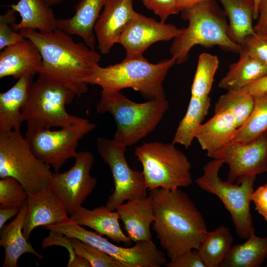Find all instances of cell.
I'll return each instance as SVG.
<instances>
[{
    "label": "cell",
    "mask_w": 267,
    "mask_h": 267,
    "mask_svg": "<svg viewBox=\"0 0 267 267\" xmlns=\"http://www.w3.org/2000/svg\"><path fill=\"white\" fill-rule=\"evenodd\" d=\"M19 32L37 46L42 58L39 75L50 79L80 96L88 90L85 79L99 65L101 55L84 43L75 42L57 28L51 32L23 29Z\"/></svg>",
    "instance_id": "cell-1"
},
{
    "label": "cell",
    "mask_w": 267,
    "mask_h": 267,
    "mask_svg": "<svg viewBox=\"0 0 267 267\" xmlns=\"http://www.w3.org/2000/svg\"><path fill=\"white\" fill-rule=\"evenodd\" d=\"M154 220L152 229L169 258L198 249L207 232L205 221L188 195L179 188L149 190Z\"/></svg>",
    "instance_id": "cell-2"
},
{
    "label": "cell",
    "mask_w": 267,
    "mask_h": 267,
    "mask_svg": "<svg viewBox=\"0 0 267 267\" xmlns=\"http://www.w3.org/2000/svg\"><path fill=\"white\" fill-rule=\"evenodd\" d=\"M176 64L172 57L151 63L143 55L126 57L121 62L93 69L85 79L88 85H97L102 92L120 91L132 88L146 99L165 98L163 83L170 69Z\"/></svg>",
    "instance_id": "cell-3"
},
{
    "label": "cell",
    "mask_w": 267,
    "mask_h": 267,
    "mask_svg": "<svg viewBox=\"0 0 267 267\" xmlns=\"http://www.w3.org/2000/svg\"><path fill=\"white\" fill-rule=\"evenodd\" d=\"M187 27L174 39L170 48L176 63L187 61L190 49L196 45L204 47L218 45L225 50L239 53L241 46L233 41L229 33L226 15L215 0H207L181 11Z\"/></svg>",
    "instance_id": "cell-4"
},
{
    "label": "cell",
    "mask_w": 267,
    "mask_h": 267,
    "mask_svg": "<svg viewBox=\"0 0 267 267\" xmlns=\"http://www.w3.org/2000/svg\"><path fill=\"white\" fill-rule=\"evenodd\" d=\"M169 107L166 97L136 103L118 91L101 92L96 108L98 113H109L112 116L116 127L113 139L127 147L154 131Z\"/></svg>",
    "instance_id": "cell-5"
},
{
    "label": "cell",
    "mask_w": 267,
    "mask_h": 267,
    "mask_svg": "<svg viewBox=\"0 0 267 267\" xmlns=\"http://www.w3.org/2000/svg\"><path fill=\"white\" fill-rule=\"evenodd\" d=\"M76 96L63 85L43 76L33 82L22 114L27 128H64L86 119L69 113L66 109Z\"/></svg>",
    "instance_id": "cell-6"
},
{
    "label": "cell",
    "mask_w": 267,
    "mask_h": 267,
    "mask_svg": "<svg viewBox=\"0 0 267 267\" xmlns=\"http://www.w3.org/2000/svg\"><path fill=\"white\" fill-rule=\"evenodd\" d=\"M134 155L142 165L149 190L185 187L193 182L190 162L173 143L145 142L135 148Z\"/></svg>",
    "instance_id": "cell-7"
},
{
    "label": "cell",
    "mask_w": 267,
    "mask_h": 267,
    "mask_svg": "<svg viewBox=\"0 0 267 267\" xmlns=\"http://www.w3.org/2000/svg\"><path fill=\"white\" fill-rule=\"evenodd\" d=\"M223 164L218 159L208 161L203 168L202 175L195 182L201 189L216 195L221 200L231 215L237 235L240 238L246 239L255 233L250 204L256 177L244 178L236 184L228 180L223 181L219 176Z\"/></svg>",
    "instance_id": "cell-8"
},
{
    "label": "cell",
    "mask_w": 267,
    "mask_h": 267,
    "mask_svg": "<svg viewBox=\"0 0 267 267\" xmlns=\"http://www.w3.org/2000/svg\"><path fill=\"white\" fill-rule=\"evenodd\" d=\"M50 168L34 154L20 131L0 133V178H14L29 194L48 188Z\"/></svg>",
    "instance_id": "cell-9"
},
{
    "label": "cell",
    "mask_w": 267,
    "mask_h": 267,
    "mask_svg": "<svg viewBox=\"0 0 267 267\" xmlns=\"http://www.w3.org/2000/svg\"><path fill=\"white\" fill-rule=\"evenodd\" d=\"M43 228L68 238L78 239L96 248L111 257L121 267H160L167 262L165 253L151 240L136 242L131 247L119 246L96 232L85 229L69 218Z\"/></svg>",
    "instance_id": "cell-10"
},
{
    "label": "cell",
    "mask_w": 267,
    "mask_h": 267,
    "mask_svg": "<svg viewBox=\"0 0 267 267\" xmlns=\"http://www.w3.org/2000/svg\"><path fill=\"white\" fill-rule=\"evenodd\" d=\"M95 128L94 123L86 119L56 131L27 128L25 138L38 159L52 167L54 172H59L67 160L77 156L79 141Z\"/></svg>",
    "instance_id": "cell-11"
},
{
    "label": "cell",
    "mask_w": 267,
    "mask_h": 267,
    "mask_svg": "<svg viewBox=\"0 0 267 267\" xmlns=\"http://www.w3.org/2000/svg\"><path fill=\"white\" fill-rule=\"evenodd\" d=\"M97 151L111 172L114 190L106 206L111 211L125 201L147 197V188L142 172L132 170L126 157V147L113 139L100 137L96 140Z\"/></svg>",
    "instance_id": "cell-12"
},
{
    "label": "cell",
    "mask_w": 267,
    "mask_h": 267,
    "mask_svg": "<svg viewBox=\"0 0 267 267\" xmlns=\"http://www.w3.org/2000/svg\"><path fill=\"white\" fill-rule=\"evenodd\" d=\"M74 164L62 173H53L48 188L60 199L69 214L82 204L95 188L97 180L90 175L94 161L89 151H81L75 158Z\"/></svg>",
    "instance_id": "cell-13"
},
{
    "label": "cell",
    "mask_w": 267,
    "mask_h": 267,
    "mask_svg": "<svg viewBox=\"0 0 267 267\" xmlns=\"http://www.w3.org/2000/svg\"><path fill=\"white\" fill-rule=\"evenodd\" d=\"M210 158L228 166L227 180L234 182L267 172V137L264 134L249 142L231 141Z\"/></svg>",
    "instance_id": "cell-14"
},
{
    "label": "cell",
    "mask_w": 267,
    "mask_h": 267,
    "mask_svg": "<svg viewBox=\"0 0 267 267\" xmlns=\"http://www.w3.org/2000/svg\"><path fill=\"white\" fill-rule=\"evenodd\" d=\"M181 31V29L174 25L158 22L136 12L118 43L125 49L126 57L139 56L152 44L174 39Z\"/></svg>",
    "instance_id": "cell-15"
},
{
    "label": "cell",
    "mask_w": 267,
    "mask_h": 267,
    "mask_svg": "<svg viewBox=\"0 0 267 267\" xmlns=\"http://www.w3.org/2000/svg\"><path fill=\"white\" fill-rule=\"evenodd\" d=\"M135 12L133 0H107L94 28L98 48L107 54L117 43Z\"/></svg>",
    "instance_id": "cell-16"
},
{
    "label": "cell",
    "mask_w": 267,
    "mask_h": 267,
    "mask_svg": "<svg viewBox=\"0 0 267 267\" xmlns=\"http://www.w3.org/2000/svg\"><path fill=\"white\" fill-rule=\"evenodd\" d=\"M68 212L60 199L49 188L28 194L23 231L29 240L32 231L59 223L68 219Z\"/></svg>",
    "instance_id": "cell-17"
},
{
    "label": "cell",
    "mask_w": 267,
    "mask_h": 267,
    "mask_svg": "<svg viewBox=\"0 0 267 267\" xmlns=\"http://www.w3.org/2000/svg\"><path fill=\"white\" fill-rule=\"evenodd\" d=\"M42 58L37 46L30 40L5 47L0 53V78L15 79L39 74Z\"/></svg>",
    "instance_id": "cell-18"
},
{
    "label": "cell",
    "mask_w": 267,
    "mask_h": 267,
    "mask_svg": "<svg viewBox=\"0 0 267 267\" xmlns=\"http://www.w3.org/2000/svg\"><path fill=\"white\" fill-rule=\"evenodd\" d=\"M116 210L127 235L132 241L151 240L150 226L154 217L150 196L127 201L118 206Z\"/></svg>",
    "instance_id": "cell-19"
},
{
    "label": "cell",
    "mask_w": 267,
    "mask_h": 267,
    "mask_svg": "<svg viewBox=\"0 0 267 267\" xmlns=\"http://www.w3.org/2000/svg\"><path fill=\"white\" fill-rule=\"evenodd\" d=\"M69 218L77 224L89 227L114 241L123 242L127 246L132 244L130 238L121 228L118 213L110 210L106 205L92 210L81 206L70 214Z\"/></svg>",
    "instance_id": "cell-20"
},
{
    "label": "cell",
    "mask_w": 267,
    "mask_h": 267,
    "mask_svg": "<svg viewBox=\"0 0 267 267\" xmlns=\"http://www.w3.org/2000/svg\"><path fill=\"white\" fill-rule=\"evenodd\" d=\"M107 0H80L70 18L57 19V28L70 35L80 37L89 48L94 49V28Z\"/></svg>",
    "instance_id": "cell-21"
},
{
    "label": "cell",
    "mask_w": 267,
    "mask_h": 267,
    "mask_svg": "<svg viewBox=\"0 0 267 267\" xmlns=\"http://www.w3.org/2000/svg\"><path fill=\"white\" fill-rule=\"evenodd\" d=\"M238 129L237 123L230 112L226 110L214 112V116L197 129L196 138L207 155H211L228 142Z\"/></svg>",
    "instance_id": "cell-22"
},
{
    "label": "cell",
    "mask_w": 267,
    "mask_h": 267,
    "mask_svg": "<svg viewBox=\"0 0 267 267\" xmlns=\"http://www.w3.org/2000/svg\"><path fill=\"white\" fill-rule=\"evenodd\" d=\"M26 213V203L20 209L15 219L0 229V246L4 249L2 267H17L18 260L23 254L30 253L42 259L24 235L23 229Z\"/></svg>",
    "instance_id": "cell-23"
},
{
    "label": "cell",
    "mask_w": 267,
    "mask_h": 267,
    "mask_svg": "<svg viewBox=\"0 0 267 267\" xmlns=\"http://www.w3.org/2000/svg\"><path fill=\"white\" fill-rule=\"evenodd\" d=\"M33 76H23L0 93V133L20 131L24 122L22 109L27 99Z\"/></svg>",
    "instance_id": "cell-24"
},
{
    "label": "cell",
    "mask_w": 267,
    "mask_h": 267,
    "mask_svg": "<svg viewBox=\"0 0 267 267\" xmlns=\"http://www.w3.org/2000/svg\"><path fill=\"white\" fill-rule=\"evenodd\" d=\"M10 6L19 13L21 18L19 23L13 25L16 31L30 29L51 32L57 28V19L45 0H19Z\"/></svg>",
    "instance_id": "cell-25"
},
{
    "label": "cell",
    "mask_w": 267,
    "mask_h": 267,
    "mask_svg": "<svg viewBox=\"0 0 267 267\" xmlns=\"http://www.w3.org/2000/svg\"><path fill=\"white\" fill-rule=\"evenodd\" d=\"M267 74V64L241 51L239 60L229 65L228 71L218 86L227 90L240 89Z\"/></svg>",
    "instance_id": "cell-26"
},
{
    "label": "cell",
    "mask_w": 267,
    "mask_h": 267,
    "mask_svg": "<svg viewBox=\"0 0 267 267\" xmlns=\"http://www.w3.org/2000/svg\"><path fill=\"white\" fill-rule=\"evenodd\" d=\"M267 256V237L252 234L243 243L233 245L220 267H259Z\"/></svg>",
    "instance_id": "cell-27"
},
{
    "label": "cell",
    "mask_w": 267,
    "mask_h": 267,
    "mask_svg": "<svg viewBox=\"0 0 267 267\" xmlns=\"http://www.w3.org/2000/svg\"><path fill=\"white\" fill-rule=\"evenodd\" d=\"M229 20V33L232 40L241 44L246 37L255 33L252 21V0H219Z\"/></svg>",
    "instance_id": "cell-28"
},
{
    "label": "cell",
    "mask_w": 267,
    "mask_h": 267,
    "mask_svg": "<svg viewBox=\"0 0 267 267\" xmlns=\"http://www.w3.org/2000/svg\"><path fill=\"white\" fill-rule=\"evenodd\" d=\"M210 106L209 96H191L187 110L177 128L172 143L189 148L195 138L197 129L208 114Z\"/></svg>",
    "instance_id": "cell-29"
},
{
    "label": "cell",
    "mask_w": 267,
    "mask_h": 267,
    "mask_svg": "<svg viewBox=\"0 0 267 267\" xmlns=\"http://www.w3.org/2000/svg\"><path fill=\"white\" fill-rule=\"evenodd\" d=\"M233 243L230 229L221 225L207 231L197 249L206 267H220Z\"/></svg>",
    "instance_id": "cell-30"
},
{
    "label": "cell",
    "mask_w": 267,
    "mask_h": 267,
    "mask_svg": "<svg viewBox=\"0 0 267 267\" xmlns=\"http://www.w3.org/2000/svg\"><path fill=\"white\" fill-rule=\"evenodd\" d=\"M254 96L252 113L246 122L236 130L232 141L249 142L267 132V92Z\"/></svg>",
    "instance_id": "cell-31"
},
{
    "label": "cell",
    "mask_w": 267,
    "mask_h": 267,
    "mask_svg": "<svg viewBox=\"0 0 267 267\" xmlns=\"http://www.w3.org/2000/svg\"><path fill=\"white\" fill-rule=\"evenodd\" d=\"M254 106V96L242 89L227 90L218 99L214 112L226 110L234 117L238 128L249 119Z\"/></svg>",
    "instance_id": "cell-32"
},
{
    "label": "cell",
    "mask_w": 267,
    "mask_h": 267,
    "mask_svg": "<svg viewBox=\"0 0 267 267\" xmlns=\"http://www.w3.org/2000/svg\"><path fill=\"white\" fill-rule=\"evenodd\" d=\"M219 61L217 56L203 52L198 57L197 67L191 88V96H209Z\"/></svg>",
    "instance_id": "cell-33"
},
{
    "label": "cell",
    "mask_w": 267,
    "mask_h": 267,
    "mask_svg": "<svg viewBox=\"0 0 267 267\" xmlns=\"http://www.w3.org/2000/svg\"><path fill=\"white\" fill-rule=\"evenodd\" d=\"M28 193L17 180L12 177L0 179V207H21L26 203Z\"/></svg>",
    "instance_id": "cell-34"
},
{
    "label": "cell",
    "mask_w": 267,
    "mask_h": 267,
    "mask_svg": "<svg viewBox=\"0 0 267 267\" xmlns=\"http://www.w3.org/2000/svg\"><path fill=\"white\" fill-rule=\"evenodd\" d=\"M69 240L76 254L88 261L91 267H121L111 257L96 248L75 238H69Z\"/></svg>",
    "instance_id": "cell-35"
},
{
    "label": "cell",
    "mask_w": 267,
    "mask_h": 267,
    "mask_svg": "<svg viewBox=\"0 0 267 267\" xmlns=\"http://www.w3.org/2000/svg\"><path fill=\"white\" fill-rule=\"evenodd\" d=\"M16 11L10 8L0 15V49L23 41L21 34L14 30L13 25L16 23Z\"/></svg>",
    "instance_id": "cell-36"
},
{
    "label": "cell",
    "mask_w": 267,
    "mask_h": 267,
    "mask_svg": "<svg viewBox=\"0 0 267 267\" xmlns=\"http://www.w3.org/2000/svg\"><path fill=\"white\" fill-rule=\"evenodd\" d=\"M240 45L241 51L267 64V35L256 33L248 35Z\"/></svg>",
    "instance_id": "cell-37"
},
{
    "label": "cell",
    "mask_w": 267,
    "mask_h": 267,
    "mask_svg": "<svg viewBox=\"0 0 267 267\" xmlns=\"http://www.w3.org/2000/svg\"><path fill=\"white\" fill-rule=\"evenodd\" d=\"M144 6L158 15L161 22H165L173 14H178L176 0H141Z\"/></svg>",
    "instance_id": "cell-38"
},
{
    "label": "cell",
    "mask_w": 267,
    "mask_h": 267,
    "mask_svg": "<svg viewBox=\"0 0 267 267\" xmlns=\"http://www.w3.org/2000/svg\"><path fill=\"white\" fill-rule=\"evenodd\" d=\"M166 267H206L197 249L180 253L166 262Z\"/></svg>",
    "instance_id": "cell-39"
},
{
    "label": "cell",
    "mask_w": 267,
    "mask_h": 267,
    "mask_svg": "<svg viewBox=\"0 0 267 267\" xmlns=\"http://www.w3.org/2000/svg\"><path fill=\"white\" fill-rule=\"evenodd\" d=\"M251 200L254 204L255 210L267 222V182L254 190Z\"/></svg>",
    "instance_id": "cell-40"
},
{
    "label": "cell",
    "mask_w": 267,
    "mask_h": 267,
    "mask_svg": "<svg viewBox=\"0 0 267 267\" xmlns=\"http://www.w3.org/2000/svg\"><path fill=\"white\" fill-rule=\"evenodd\" d=\"M254 29L256 33L267 35V0H263L260 5L257 22Z\"/></svg>",
    "instance_id": "cell-41"
},
{
    "label": "cell",
    "mask_w": 267,
    "mask_h": 267,
    "mask_svg": "<svg viewBox=\"0 0 267 267\" xmlns=\"http://www.w3.org/2000/svg\"><path fill=\"white\" fill-rule=\"evenodd\" d=\"M253 96H258L267 92V74L241 89Z\"/></svg>",
    "instance_id": "cell-42"
},
{
    "label": "cell",
    "mask_w": 267,
    "mask_h": 267,
    "mask_svg": "<svg viewBox=\"0 0 267 267\" xmlns=\"http://www.w3.org/2000/svg\"><path fill=\"white\" fill-rule=\"evenodd\" d=\"M21 208V207H20ZM20 207H0V229L2 228L4 224L19 213Z\"/></svg>",
    "instance_id": "cell-43"
},
{
    "label": "cell",
    "mask_w": 267,
    "mask_h": 267,
    "mask_svg": "<svg viewBox=\"0 0 267 267\" xmlns=\"http://www.w3.org/2000/svg\"><path fill=\"white\" fill-rule=\"evenodd\" d=\"M207 0H176L178 9L179 12L190 8Z\"/></svg>",
    "instance_id": "cell-44"
},
{
    "label": "cell",
    "mask_w": 267,
    "mask_h": 267,
    "mask_svg": "<svg viewBox=\"0 0 267 267\" xmlns=\"http://www.w3.org/2000/svg\"><path fill=\"white\" fill-rule=\"evenodd\" d=\"M254 4V19H257L260 5L263 0H252Z\"/></svg>",
    "instance_id": "cell-45"
},
{
    "label": "cell",
    "mask_w": 267,
    "mask_h": 267,
    "mask_svg": "<svg viewBox=\"0 0 267 267\" xmlns=\"http://www.w3.org/2000/svg\"><path fill=\"white\" fill-rule=\"evenodd\" d=\"M50 6L60 3L65 0H45Z\"/></svg>",
    "instance_id": "cell-46"
},
{
    "label": "cell",
    "mask_w": 267,
    "mask_h": 267,
    "mask_svg": "<svg viewBox=\"0 0 267 267\" xmlns=\"http://www.w3.org/2000/svg\"><path fill=\"white\" fill-rule=\"evenodd\" d=\"M265 134H266L267 137V132L266 133H265Z\"/></svg>",
    "instance_id": "cell-47"
},
{
    "label": "cell",
    "mask_w": 267,
    "mask_h": 267,
    "mask_svg": "<svg viewBox=\"0 0 267 267\" xmlns=\"http://www.w3.org/2000/svg\"><path fill=\"white\" fill-rule=\"evenodd\" d=\"M266 267H267V266H266Z\"/></svg>",
    "instance_id": "cell-48"
}]
</instances>
